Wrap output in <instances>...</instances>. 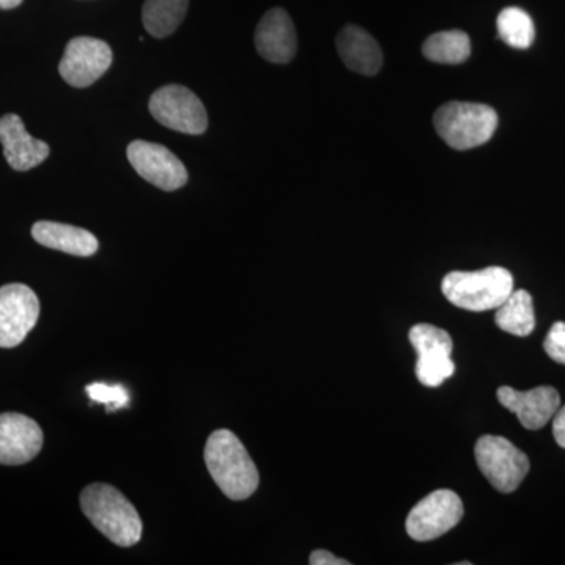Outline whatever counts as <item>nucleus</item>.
Here are the masks:
<instances>
[{"label":"nucleus","instance_id":"nucleus-1","mask_svg":"<svg viewBox=\"0 0 565 565\" xmlns=\"http://www.w3.org/2000/svg\"><path fill=\"white\" fill-rule=\"evenodd\" d=\"M204 462L215 484L230 500H247L258 489V468L232 430L221 429L210 435L204 446Z\"/></svg>","mask_w":565,"mask_h":565},{"label":"nucleus","instance_id":"nucleus-2","mask_svg":"<svg viewBox=\"0 0 565 565\" xmlns=\"http://www.w3.org/2000/svg\"><path fill=\"white\" fill-rule=\"evenodd\" d=\"M81 508L99 533L115 545L134 546L141 539V520L131 501L109 484H92L81 493Z\"/></svg>","mask_w":565,"mask_h":565},{"label":"nucleus","instance_id":"nucleus-3","mask_svg":"<svg viewBox=\"0 0 565 565\" xmlns=\"http://www.w3.org/2000/svg\"><path fill=\"white\" fill-rule=\"evenodd\" d=\"M441 291L449 302L462 310H497L514 291V277L498 266L476 273H451L444 278Z\"/></svg>","mask_w":565,"mask_h":565},{"label":"nucleus","instance_id":"nucleus-4","mask_svg":"<svg viewBox=\"0 0 565 565\" xmlns=\"http://www.w3.org/2000/svg\"><path fill=\"white\" fill-rule=\"evenodd\" d=\"M435 131L455 150L467 151L487 143L498 128L492 107L478 103H446L434 115Z\"/></svg>","mask_w":565,"mask_h":565},{"label":"nucleus","instance_id":"nucleus-5","mask_svg":"<svg viewBox=\"0 0 565 565\" xmlns=\"http://www.w3.org/2000/svg\"><path fill=\"white\" fill-rule=\"evenodd\" d=\"M476 463L487 481L501 493L519 489L530 471V459L508 438L484 435L475 446Z\"/></svg>","mask_w":565,"mask_h":565},{"label":"nucleus","instance_id":"nucleus-6","mask_svg":"<svg viewBox=\"0 0 565 565\" xmlns=\"http://www.w3.org/2000/svg\"><path fill=\"white\" fill-rule=\"evenodd\" d=\"M150 111L166 128L172 131L200 136L207 129V111L195 93L182 85H166L152 93Z\"/></svg>","mask_w":565,"mask_h":565},{"label":"nucleus","instance_id":"nucleus-7","mask_svg":"<svg viewBox=\"0 0 565 565\" xmlns=\"http://www.w3.org/2000/svg\"><path fill=\"white\" fill-rule=\"evenodd\" d=\"M463 503L452 490H437L412 509L405 522L407 534L416 542H429L459 525Z\"/></svg>","mask_w":565,"mask_h":565},{"label":"nucleus","instance_id":"nucleus-8","mask_svg":"<svg viewBox=\"0 0 565 565\" xmlns=\"http://www.w3.org/2000/svg\"><path fill=\"white\" fill-rule=\"evenodd\" d=\"M408 337L418 352L415 371L423 385L435 388L444 384L446 379L452 377L456 370L451 359L455 344L446 330L430 323H416Z\"/></svg>","mask_w":565,"mask_h":565},{"label":"nucleus","instance_id":"nucleus-9","mask_svg":"<svg viewBox=\"0 0 565 565\" xmlns=\"http://www.w3.org/2000/svg\"><path fill=\"white\" fill-rule=\"evenodd\" d=\"M39 318L40 300L29 286L10 282L0 288V348L20 345Z\"/></svg>","mask_w":565,"mask_h":565},{"label":"nucleus","instance_id":"nucleus-10","mask_svg":"<svg viewBox=\"0 0 565 565\" xmlns=\"http://www.w3.org/2000/svg\"><path fill=\"white\" fill-rule=\"evenodd\" d=\"M114 62V52L106 41L92 36H76L68 41L58 73L71 87H90L102 79Z\"/></svg>","mask_w":565,"mask_h":565},{"label":"nucleus","instance_id":"nucleus-11","mask_svg":"<svg viewBox=\"0 0 565 565\" xmlns=\"http://www.w3.org/2000/svg\"><path fill=\"white\" fill-rule=\"evenodd\" d=\"M128 161L145 181L166 192L181 189L189 180L184 163L163 145L134 140L128 147Z\"/></svg>","mask_w":565,"mask_h":565},{"label":"nucleus","instance_id":"nucleus-12","mask_svg":"<svg viewBox=\"0 0 565 565\" xmlns=\"http://www.w3.org/2000/svg\"><path fill=\"white\" fill-rule=\"evenodd\" d=\"M43 430L39 423L22 414L0 415V465H24L40 455Z\"/></svg>","mask_w":565,"mask_h":565},{"label":"nucleus","instance_id":"nucleus-13","mask_svg":"<svg viewBox=\"0 0 565 565\" xmlns=\"http://www.w3.org/2000/svg\"><path fill=\"white\" fill-rule=\"evenodd\" d=\"M497 394L500 404L519 416V422L527 430L542 429L561 407L559 393L553 386H537L530 392L501 386Z\"/></svg>","mask_w":565,"mask_h":565},{"label":"nucleus","instance_id":"nucleus-14","mask_svg":"<svg viewBox=\"0 0 565 565\" xmlns=\"http://www.w3.org/2000/svg\"><path fill=\"white\" fill-rule=\"evenodd\" d=\"M0 143H2L7 162L17 172L35 169L51 154L50 145L46 141L33 139L21 117L14 114L0 117Z\"/></svg>","mask_w":565,"mask_h":565},{"label":"nucleus","instance_id":"nucleus-15","mask_svg":"<svg viewBox=\"0 0 565 565\" xmlns=\"http://www.w3.org/2000/svg\"><path fill=\"white\" fill-rule=\"evenodd\" d=\"M259 55L267 62L289 63L297 52L296 28L291 17L282 9L267 11L255 32Z\"/></svg>","mask_w":565,"mask_h":565},{"label":"nucleus","instance_id":"nucleus-16","mask_svg":"<svg viewBox=\"0 0 565 565\" xmlns=\"http://www.w3.org/2000/svg\"><path fill=\"white\" fill-rule=\"evenodd\" d=\"M337 50L349 70L364 76L377 74L384 62L377 41L359 25H345L338 35Z\"/></svg>","mask_w":565,"mask_h":565},{"label":"nucleus","instance_id":"nucleus-17","mask_svg":"<svg viewBox=\"0 0 565 565\" xmlns=\"http://www.w3.org/2000/svg\"><path fill=\"white\" fill-rule=\"evenodd\" d=\"M32 237L43 247L68 253V255L84 256V258L95 255L99 248L95 234L66 223L36 222L32 226Z\"/></svg>","mask_w":565,"mask_h":565},{"label":"nucleus","instance_id":"nucleus-18","mask_svg":"<svg viewBox=\"0 0 565 565\" xmlns=\"http://www.w3.org/2000/svg\"><path fill=\"white\" fill-rule=\"evenodd\" d=\"M494 322L505 333L527 337L534 332L535 316L533 297L525 289L512 291L501 307L497 308Z\"/></svg>","mask_w":565,"mask_h":565},{"label":"nucleus","instance_id":"nucleus-19","mask_svg":"<svg viewBox=\"0 0 565 565\" xmlns=\"http://www.w3.org/2000/svg\"><path fill=\"white\" fill-rule=\"evenodd\" d=\"M189 0H147L141 10L143 25L154 39L172 35L188 13Z\"/></svg>","mask_w":565,"mask_h":565},{"label":"nucleus","instance_id":"nucleus-20","mask_svg":"<svg viewBox=\"0 0 565 565\" xmlns=\"http://www.w3.org/2000/svg\"><path fill=\"white\" fill-rule=\"evenodd\" d=\"M423 54L427 61L440 63V65H460L470 58V36L462 31L434 33L424 41Z\"/></svg>","mask_w":565,"mask_h":565},{"label":"nucleus","instance_id":"nucleus-21","mask_svg":"<svg viewBox=\"0 0 565 565\" xmlns=\"http://www.w3.org/2000/svg\"><path fill=\"white\" fill-rule=\"evenodd\" d=\"M498 35L515 50H527L534 41V22L525 10L509 7L501 11L497 21Z\"/></svg>","mask_w":565,"mask_h":565},{"label":"nucleus","instance_id":"nucleus-22","mask_svg":"<svg viewBox=\"0 0 565 565\" xmlns=\"http://www.w3.org/2000/svg\"><path fill=\"white\" fill-rule=\"evenodd\" d=\"M87 393L96 403L106 404L109 412L125 407L129 401L128 390L122 385L93 384L87 386Z\"/></svg>","mask_w":565,"mask_h":565},{"label":"nucleus","instance_id":"nucleus-23","mask_svg":"<svg viewBox=\"0 0 565 565\" xmlns=\"http://www.w3.org/2000/svg\"><path fill=\"white\" fill-rule=\"evenodd\" d=\"M544 349L550 359L556 363L565 364V322L553 323L546 334Z\"/></svg>","mask_w":565,"mask_h":565},{"label":"nucleus","instance_id":"nucleus-24","mask_svg":"<svg viewBox=\"0 0 565 565\" xmlns=\"http://www.w3.org/2000/svg\"><path fill=\"white\" fill-rule=\"evenodd\" d=\"M311 565H351L349 561L341 559V557L332 555L327 550H316L310 556Z\"/></svg>","mask_w":565,"mask_h":565},{"label":"nucleus","instance_id":"nucleus-25","mask_svg":"<svg viewBox=\"0 0 565 565\" xmlns=\"http://www.w3.org/2000/svg\"><path fill=\"white\" fill-rule=\"evenodd\" d=\"M553 435H555L556 444L565 449V405L557 408L553 416Z\"/></svg>","mask_w":565,"mask_h":565},{"label":"nucleus","instance_id":"nucleus-26","mask_svg":"<svg viewBox=\"0 0 565 565\" xmlns=\"http://www.w3.org/2000/svg\"><path fill=\"white\" fill-rule=\"evenodd\" d=\"M22 0H0V10H11L20 7Z\"/></svg>","mask_w":565,"mask_h":565}]
</instances>
